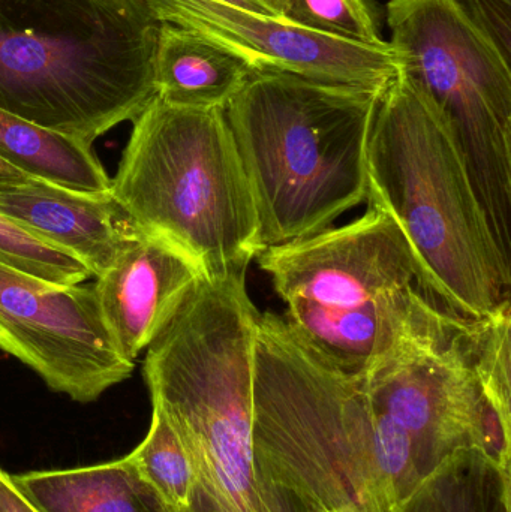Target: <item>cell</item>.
<instances>
[{"instance_id": "1", "label": "cell", "mask_w": 511, "mask_h": 512, "mask_svg": "<svg viewBox=\"0 0 511 512\" xmlns=\"http://www.w3.org/2000/svg\"><path fill=\"white\" fill-rule=\"evenodd\" d=\"M255 474L309 512H395L423 480L407 436L359 378L260 313L252 378Z\"/></svg>"}, {"instance_id": "2", "label": "cell", "mask_w": 511, "mask_h": 512, "mask_svg": "<svg viewBox=\"0 0 511 512\" xmlns=\"http://www.w3.org/2000/svg\"><path fill=\"white\" fill-rule=\"evenodd\" d=\"M366 201L401 231L417 289L435 309L483 319L511 303V259L489 227L464 156L402 68L384 87L372 126Z\"/></svg>"}, {"instance_id": "3", "label": "cell", "mask_w": 511, "mask_h": 512, "mask_svg": "<svg viewBox=\"0 0 511 512\" xmlns=\"http://www.w3.org/2000/svg\"><path fill=\"white\" fill-rule=\"evenodd\" d=\"M144 0H0V108L93 144L156 96Z\"/></svg>"}, {"instance_id": "4", "label": "cell", "mask_w": 511, "mask_h": 512, "mask_svg": "<svg viewBox=\"0 0 511 512\" xmlns=\"http://www.w3.org/2000/svg\"><path fill=\"white\" fill-rule=\"evenodd\" d=\"M384 87L264 71L230 102L225 117L251 183L264 251L321 233L365 203Z\"/></svg>"}, {"instance_id": "5", "label": "cell", "mask_w": 511, "mask_h": 512, "mask_svg": "<svg viewBox=\"0 0 511 512\" xmlns=\"http://www.w3.org/2000/svg\"><path fill=\"white\" fill-rule=\"evenodd\" d=\"M258 316L246 271L203 279L147 348L152 408L167 418L194 469L189 512H263L252 451Z\"/></svg>"}, {"instance_id": "6", "label": "cell", "mask_w": 511, "mask_h": 512, "mask_svg": "<svg viewBox=\"0 0 511 512\" xmlns=\"http://www.w3.org/2000/svg\"><path fill=\"white\" fill-rule=\"evenodd\" d=\"M132 122L111 179L114 200L141 231L191 256L204 279L248 270L264 246L225 111L155 96Z\"/></svg>"}, {"instance_id": "7", "label": "cell", "mask_w": 511, "mask_h": 512, "mask_svg": "<svg viewBox=\"0 0 511 512\" xmlns=\"http://www.w3.org/2000/svg\"><path fill=\"white\" fill-rule=\"evenodd\" d=\"M258 262L290 330L354 378L398 345L425 301L404 236L372 207L344 227L267 248Z\"/></svg>"}, {"instance_id": "8", "label": "cell", "mask_w": 511, "mask_h": 512, "mask_svg": "<svg viewBox=\"0 0 511 512\" xmlns=\"http://www.w3.org/2000/svg\"><path fill=\"white\" fill-rule=\"evenodd\" d=\"M390 45L449 126L511 259V66L461 0H389Z\"/></svg>"}, {"instance_id": "9", "label": "cell", "mask_w": 511, "mask_h": 512, "mask_svg": "<svg viewBox=\"0 0 511 512\" xmlns=\"http://www.w3.org/2000/svg\"><path fill=\"white\" fill-rule=\"evenodd\" d=\"M470 321L423 301L398 345L360 378L371 408L407 436L422 478L470 448L510 469V430L477 378Z\"/></svg>"}, {"instance_id": "10", "label": "cell", "mask_w": 511, "mask_h": 512, "mask_svg": "<svg viewBox=\"0 0 511 512\" xmlns=\"http://www.w3.org/2000/svg\"><path fill=\"white\" fill-rule=\"evenodd\" d=\"M0 349L54 393L92 403L131 378L114 348L93 285H62L0 264Z\"/></svg>"}, {"instance_id": "11", "label": "cell", "mask_w": 511, "mask_h": 512, "mask_svg": "<svg viewBox=\"0 0 511 512\" xmlns=\"http://www.w3.org/2000/svg\"><path fill=\"white\" fill-rule=\"evenodd\" d=\"M159 23L191 30L254 72L278 71L323 83L384 87L401 69L390 42L369 45L246 11L221 0H144Z\"/></svg>"}, {"instance_id": "12", "label": "cell", "mask_w": 511, "mask_h": 512, "mask_svg": "<svg viewBox=\"0 0 511 512\" xmlns=\"http://www.w3.org/2000/svg\"><path fill=\"white\" fill-rule=\"evenodd\" d=\"M204 279L197 262L168 240L140 231L93 283L111 342L135 363Z\"/></svg>"}, {"instance_id": "13", "label": "cell", "mask_w": 511, "mask_h": 512, "mask_svg": "<svg viewBox=\"0 0 511 512\" xmlns=\"http://www.w3.org/2000/svg\"><path fill=\"white\" fill-rule=\"evenodd\" d=\"M0 215L74 256L95 277L141 231L110 189L77 191L38 177L0 189Z\"/></svg>"}, {"instance_id": "14", "label": "cell", "mask_w": 511, "mask_h": 512, "mask_svg": "<svg viewBox=\"0 0 511 512\" xmlns=\"http://www.w3.org/2000/svg\"><path fill=\"white\" fill-rule=\"evenodd\" d=\"M252 74L243 60L209 39L174 24L159 26L153 83L167 104L225 111Z\"/></svg>"}, {"instance_id": "15", "label": "cell", "mask_w": 511, "mask_h": 512, "mask_svg": "<svg viewBox=\"0 0 511 512\" xmlns=\"http://www.w3.org/2000/svg\"><path fill=\"white\" fill-rule=\"evenodd\" d=\"M12 478L44 512H171L125 457Z\"/></svg>"}, {"instance_id": "16", "label": "cell", "mask_w": 511, "mask_h": 512, "mask_svg": "<svg viewBox=\"0 0 511 512\" xmlns=\"http://www.w3.org/2000/svg\"><path fill=\"white\" fill-rule=\"evenodd\" d=\"M0 158L30 176L77 191L104 192L111 186L93 144L48 131L2 108Z\"/></svg>"}, {"instance_id": "17", "label": "cell", "mask_w": 511, "mask_h": 512, "mask_svg": "<svg viewBox=\"0 0 511 512\" xmlns=\"http://www.w3.org/2000/svg\"><path fill=\"white\" fill-rule=\"evenodd\" d=\"M511 474L485 451L447 457L395 512H511Z\"/></svg>"}, {"instance_id": "18", "label": "cell", "mask_w": 511, "mask_h": 512, "mask_svg": "<svg viewBox=\"0 0 511 512\" xmlns=\"http://www.w3.org/2000/svg\"><path fill=\"white\" fill-rule=\"evenodd\" d=\"M125 459L171 512L191 510L194 469L182 441L159 409L152 408L149 432Z\"/></svg>"}, {"instance_id": "19", "label": "cell", "mask_w": 511, "mask_h": 512, "mask_svg": "<svg viewBox=\"0 0 511 512\" xmlns=\"http://www.w3.org/2000/svg\"><path fill=\"white\" fill-rule=\"evenodd\" d=\"M284 20L347 41L386 42L368 0H285Z\"/></svg>"}, {"instance_id": "20", "label": "cell", "mask_w": 511, "mask_h": 512, "mask_svg": "<svg viewBox=\"0 0 511 512\" xmlns=\"http://www.w3.org/2000/svg\"><path fill=\"white\" fill-rule=\"evenodd\" d=\"M0 264L62 285H78L92 277V273L77 258L33 236L2 215Z\"/></svg>"}, {"instance_id": "21", "label": "cell", "mask_w": 511, "mask_h": 512, "mask_svg": "<svg viewBox=\"0 0 511 512\" xmlns=\"http://www.w3.org/2000/svg\"><path fill=\"white\" fill-rule=\"evenodd\" d=\"M474 23L511 60V0H461Z\"/></svg>"}, {"instance_id": "22", "label": "cell", "mask_w": 511, "mask_h": 512, "mask_svg": "<svg viewBox=\"0 0 511 512\" xmlns=\"http://www.w3.org/2000/svg\"><path fill=\"white\" fill-rule=\"evenodd\" d=\"M0 512H44L20 487L5 469L0 468Z\"/></svg>"}, {"instance_id": "23", "label": "cell", "mask_w": 511, "mask_h": 512, "mask_svg": "<svg viewBox=\"0 0 511 512\" xmlns=\"http://www.w3.org/2000/svg\"><path fill=\"white\" fill-rule=\"evenodd\" d=\"M257 486L263 512H296L293 502L290 501V498L281 489L267 483L266 480L258 477V475Z\"/></svg>"}, {"instance_id": "24", "label": "cell", "mask_w": 511, "mask_h": 512, "mask_svg": "<svg viewBox=\"0 0 511 512\" xmlns=\"http://www.w3.org/2000/svg\"><path fill=\"white\" fill-rule=\"evenodd\" d=\"M221 2L273 18H284L285 8H287L285 0H221Z\"/></svg>"}, {"instance_id": "25", "label": "cell", "mask_w": 511, "mask_h": 512, "mask_svg": "<svg viewBox=\"0 0 511 512\" xmlns=\"http://www.w3.org/2000/svg\"><path fill=\"white\" fill-rule=\"evenodd\" d=\"M30 179H33V176L24 173L20 168L0 158V189L24 185V183L29 182Z\"/></svg>"}, {"instance_id": "26", "label": "cell", "mask_w": 511, "mask_h": 512, "mask_svg": "<svg viewBox=\"0 0 511 512\" xmlns=\"http://www.w3.org/2000/svg\"><path fill=\"white\" fill-rule=\"evenodd\" d=\"M290 501H291V499H290ZM291 502H293V501H291ZM293 505H294V508H296V512H309V511L302 510V508L297 507V505L294 504V502H293Z\"/></svg>"}]
</instances>
